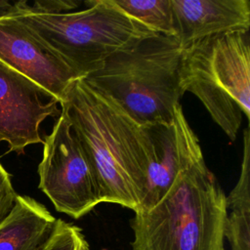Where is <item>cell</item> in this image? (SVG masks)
Here are the masks:
<instances>
[{"mask_svg":"<svg viewBox=\"0 0 250 250\" xmlns=\"http://www.w3.org/2000/svg\"><path fill=\"white\" fill-rule=\"evenodd\" d=\"M60 104L97 171L103 202L136 212L145 182L140 125L83 79Z\"/></svg>","mask_w":250,"mask_h":250,"instance_id":"6da1fadb","label":"cell"},{"mask_svg":"<svg viewBox=\"0 0 250 250\" xmlns=\"http://www.w3.org/2000/svg\"><path fill=\"white\" fill-rule=\"evenodd\" d=\"M227 195L202 160L148 211L135 213L132 250H225Z\"/></svg>","mask_w":250,"mask_h":250,"instance_id":"7a4b0ae2","label":"cell"},{"mask_svg":"<svg viewBox=\"0 0 250 250\" xmlns=\"http://www.w3.org/2000/svg\"><path fill=\"white\" fill-rule=\"evenodd\" d=\"M182 53L174 37L157 34L113 55L83 80L137 124L167 123L184 95Z\"/></svg>","mask_w":250,"mask_h":250,"instance_id":"3957f363","label":"cell"},{"mask_svg":"<svg viewBox=\"0 0 250 250\" xmlns=\"http://www.w3.org/2000/svg\"><path fill=\"white\" fill-rule=\"evenodd\" d=\"M87 8L72 13H45L26 1L14 3L15 17L51 49L78 79L99 70L113 55L157 35L127 16L111 0L86 1Z\"/></svg>","mask_w":250,"mask_h":250,"instance_id":"277c9868","label":"cell"},{"mask_svg":"<svg viewBox=\"0 0 250 250\" xmlns=\"http://www.w3.org/2000/svg\"><path fill=\"white\" fill-rule=\"evenodd\" d=\"M249 39V31L218 34L189 44L182 53V90L198 98L231 142L242 115L250 118Z\"/></svg>","mask_w":250,"mask_h":250,"instance_id":"5b68a950","label":"cell"},{"mask_svg":"<svg viewBox=\"0 0 250 250\" xmlns=\"http://www.w3.org/2000/svg\"><path fill=\"white\" fill-rule=\"evenodd\" d=\"M37 171L38 188L59 212L79 219L103 202L97 171L62 112L45 136Z\"/></svg>","mask_w":250,"mask_h":250,"instance_id":"8992f818","label":"cell"},{"mask_svg":"<svg viewBox=\"0 0 250 250\" xmlns=\"http://www.w3.org/2000/svg\"><path fill=\"white\" fill-rule=\"evenodd\" d=\"M145 182L135 213L151 209L171 188L178 177L204 160L201 146L181 104L167 123L140 125Z\"/></svg>","mask_w":250,"mask_h":250,"instance_id":"52a82bcc","label":"cell"},{"mask_svg":"<svg viewBox=\"0 0 250 250\" xmlns=\"http://www.w3.org/2000/svg\"><path fill=\"white\" fill-rule=\"evenodd\" d=\"M60 103L36 83L0 62V142L22 154L33 144H43L40 125L59 117Z\"/></svg>","mask_w":250,"mask_h":250,"instance_id":"ba28073f","label":"cell"},{"mask_svg":"<svg viewBox=\"0 0 250 250\" xmlns=\"http://www.w3.org/2000/svg\"><path fill=\"white\" fill-rule=\"evenodd\" d=\"M0 62L30 79L62 103L78 77L15 17L0 19Z\"/></svg>","mask_w":250,"mask_h":250,"instance_id":"9c48e42d","label":"cell"},{"mask_svg":"<svg viewBox=\"0 0 250 250\" xmlns=\"http://www.w3.org/2000/svg\"><path fill=\"white\" fill-rule=\"evenodd\" d=\"M174 38L184 49L206 37L250 29L248 0H171Z\"/></svg>","mask_w":250,"mask_h":250,"instance_id":"30bf717a","label":"cell"},{"mask_svg":"<svg viewBox=\"0 0 250 250\" xmlns=\"http://www.w3.org/2000/svg\"><path fill=\"white\" fill-rule=\"evenodd\" d=\"M57 219L27 195H18L8 217L0 224V250H43Z\"/></svg>","mask_w":250,"mask_h":250,"instance_id":"8fae6325","label":"cell"},{"mask_svg":"<svg viewBox=\"0 0 250 250\" xmlns=\"http://www.w3.org/2000/svg\"><path fill=\"white\" fill-rule=\"evenodd\" d=\"M243 158L238 181L226 197L227 220L225 238L230 244L231 250H250V192H249V159L250 133L244 129Z\"/></svg>","mask_w":250,"mask_h":250,"instance_id":"7c38bea8","label":"cell"},{"mask_svg":"<svg viewBox=\"0 0 250 250\" xmlns=\"http://www.w3.org/2000/svg\"><path fill=\"white\" fill-rule=\"evenodd\" d=\"M111 3L155 33L174 37L171 0H111Z\"/></svg>","mask_w":250,"mask_h":250,"instance_id":"4fadbf2b","label":"cell"},{"mask_svg":"<svg viewBox=\"0 0 250 250\" xmlns=\"http://www.w3.org/2000/svg\"><path fill=\"white\" fill-rule=\"evenodd\" d=\"M83 238L84 235L78 227L57 219L53 234L43 250H78Z\"/></svg>","mask_w":250,"mask_h":250,"instance_id":"5bb4252c","label":"cell"},{"mask_svg":"<svg viewBox=\"0 0 250 250\" xmlns=\"http://www.w3.org/2000/svg\"><path fill=\"white\" fill-rule=\"evenodd\" d=\"M18 194L11 181V175L0 163V224L12 211Z\"/></svg>","mask_w":250,"mask_h":250,"instance_id":"9a60e30c","label":"cell"},{"mask_svg":"<svg viewBox=\"0 0 250 250\" xmlns=\"http://www.w3.org/2000/svg\"><path fill=\"white\" fill-rule=\"evenodd\" d=\"M78 5L79 2L72 0H40L29 4L32 9L45 13H66V11L76 8Z\"/></svg>","mask_w":250,"mask_h":250,"instance_id":"2e32d148","label":"cell"},{"mask_svg":"<svg viewBox=\"0 0 250 250\" xmlns=\"http://www.w3.org/2000/svg\"><path fill=\"white\" fill-rule=\"evenodd\" d=\"M14 14V3L0 0V19L10 17Z\"/></svg>","mask_w":250,"mask_h":250,"instance_id":"e0dca14e","label":"cell"},{"mask_svg":"<svg viewBox=\"0 0 250 250\" xmlns=\"http://www.w3.org/2000/svg\"><path fill=\"white\" fill-rule=\"evenodd\" d=\"M78 250H90L89 245H88V242L86 241V238H85V237L81 240V242H80V244H79V247H78Z\"/></svg>","mask_w":250,"mask_h":250,"instance_id":"ac0fdd59","label":"cell"}]
</instances>
